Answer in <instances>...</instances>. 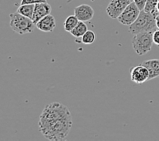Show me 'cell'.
<instances>
[{
    "instance_id": "ac0fdd59",
    "label": "cell",
    "mask_w": 159,
    "mask_h": 141,
    "mask_svg": "<svg viewBox=\"0 0 159 141\" xmlns=\"http://www.w3.org/2000/svg\"><path fill=\"white\" fill-rule=\"evenodd\" d=\"M147 0H134V2L137 6L139 7V9L140 11L143 10L144 9V7L146 6V3Z\"/></svg>"
},
{
    "instance_id": "3957f363",
    "label": "cell",
    "mask_w": 159,
    "mask_h": 141,
    "mask_svg": "<svg viewBox=\"0 0 159 141\" xmlns=\"http://www.w3.org/2000/svg\"><path fill=\"white\" fill-rule=\"evenodd\" d=\"M10 26L15 33L20 35L33 33L35 24L31 18H29L18 12L10 14Z\"/></svg>"
},
{
    "instance_id": "ffe728a7",
    "label": "cell",
    "mask_w": 159,
    "mask_h": 141,
    "mask_svg": "<svg viewBox=\"0 0 159 141\" xmlns=\"http://www.w3.org/2000/svg\"><path fill=\"white\" fill-rule=\"evenodd\" d=\"M156 22H157V27L159 29V14L156 16Z\"/></svg>"
},
{
    "instance_id": "8fae6325",
    "label": "cell",
    "mask_w": 159,
    "mask_h": 141,
    "mask_svg": "<svg viewBox=\"0 0 159 141\" xmlns=\"http://www.w3.org/2000/svg\"><path fill=\"white\" fill-rule=\"evenodd\" d=\"M149 71L148 80L159 78V59H150L145 60L142 63Z\"/></svg>"
},
{
    "instance_id": "9a60e30c",
    "label": "cell",
    "mask_w": 159,
    "mask_h": 141,
    "mask_svg": "<svg viewBox=\"0 0 159 141\" xmlns=\"http://www.w3.org/2000/svg\"><path fill=\"white\" fill-rule=\"evenodd\" d=\"M159 0H147L146 3V6L144 7L143 10L146 12H150L152 13L154 15L159 14V12L157 10V4Z\"/></svg>"
},
{
    "instance_id": "44dd1931",
    "label": "cell",
    "mask_w": 159,
    "mask_h": 141,
    "mask_svg": "<svg viewBox=\"0 0 159 141\" xmlns=\"http://www.w3.org/2000/svg\"><path fill=\"white\" fill-rule=\"evenodd\" d=\"M157 10H158V11L159 12V1L158 2V4H157Z\"/></svg>"
},
{
    "instance_id": "7c38bea8",
    "label": "cell",
    "mask_w": 159,
    "mask_h": 141,
    "mask_svg": "<svg viewBox=\"0 0 159 141\" xmlns=\"http://www.w3.org/2000/svg\"><path fill=\"white\" fill-rule=\"evenodd\" d=\"M87 31H88V26L85 23V22L79 21L77 25L70 33L72 35L79 38L81 37Z\"/></svg>"
},
{
    "instance_id": "ba28073f",
    "label": "cell",
    "mask_w": 159,
    "mask_h": 141,
    "mask_svg": "<svg viewBox=\"0 0 159 141\" xmlns=\"http://www.w3.org/2000/svg\"><path fill=\"white\" fill-rule=\"evenodd\" d=\"M75 15L79 21L88 22L92 20L94 16V10L92 7L88 4H81L74 8Z\"/></svg>"
},
{
    "instance_id": "277c9868",
    "label": "cell",
    "mask_w": 159,
    "mask_h": 141,
    "mask_svg": "<svg viewBox=\"0 0 159 141\" xmlns=\"http://www.w3.org/2000/svg\"><path fill=\"white\" fill-rule=\"evenodd\" d=\"M153 41L152 32H143L134 35L132 39V45L135 52L139 56H143L152 49Z\"/></svg>"
},
{
    "instance_id": "9c48e42d",
    "label": "cell",
    "mask_w": 159,
    "mask_h": 141,
    "mask_svg": "<svg viewBox=\"0 0 159 141\" xmlns=\"http://www.w3.org/2000/svg\"><path fill=\"white\" fill-rule=\"evenodd\" d=\"M51 12L52 7L48 2L36 3L33 17L31 18L34 24L36 25L41 18L51 14Z\"/></svg>"
},
{
    "instance_id": "7a4b0ae2",
    "label": "cell",
    "mask_w": 159,
    "mask_h": 141,
    "mask_svg": "<svg viewBox=\"0 0 159 141\" xmlns=\"http://www.w3.org/2000/svg\"><path fill=\"white\" fill-rule=\"evenodd\" d=\"M157 29H158L157 26L156 15L142 10L136 21L129 26L128 31L133 35H135L143 32L154 33Z\"/></svg>"
},
{
    "instance_id": "5b68a950",
    "label": "cell",
    "mask_w": 159,
    "mask_h": 141,
    "mask_svg": "<svg viewBox=\"0 0 159 141\" xmlns=\"http://www.w3.org/2000/svg\"><path fill=\"white\" fill-rule=\"evenodd\" d=\"M140 12L141 11L135 2H131L117 19L121 24L130 26L138 18Z\"/></svg>"
},
{
    "instance_id": "d6986e66",
    "label": "cell",
    "mask_w": 159,
    "mask_h": 141,
    "mask_svg": "<svg viewBox=\"0 0 159 141\" xmlns=\"http://www.w3.org/2000/svg\"><path fill=\"white\" fill-rule=\"evenodd\" d=\"M154 43L159 46V29H157L153 33Z\"/></svg>"
},
{
    "instance_id": "52a82bcc",
    "label": "cell",
    "mask_w": 159,
    "mask_h": 141,
    "mask_svg": "<svg viewBox=\"0 0 159 141\" xmlns=\"http://www.w3.org/2000/svg\"><path fill=\"white\" fill-rule=\"evenodd\" d=\"M129 72L131 81L137 84H142L148 80L149 71L142 64L131 68Z\"/></svg>"
},
{
    "instance_id": "4fadbf2b",
    "label": "cell",
    "mask_w": 159,
    "mask_h": 141,
    "mask_svg": "<svg viewBox=\"0 0 159 141\" xmlns=\"http://www.w3.org/2000/svg\"><path fill=\"white\" fill-rule=\"evenodd\" d=\"M35 4H22L18 7L16 12L21 14L28 17L29 18H32L34 10H35Z\"/></svg>"
},
{
    "instance_id": "5bb4252c",
    "label": "cell",
    "mask_w": 159,
    "mask_h": 141,
    "mask_svg": "<svg viewBox=\"0 0 159 141\" xmlns=\"http://www.w3.org/2000/svg\"><path fill=\"white\" fill-rule=\"evenodd\" d=\"M79 22V19L75 15H70V16H69L66 19L64 22V30L70 33L77 25Z\"/></svg>"
},
{
    "instance_id": "e0dca14e",
    "label": "cell",
    "mask_w": 159,
    "mask_h": 141,
    "mask_svg": "<svg viewBox=\"0 0 159 141\" xmlns=\"http://www.w3.org/2000/svg\"><path fill=\"white\" fill-rule=\"evenodd\" d=\"M47 2V0H22L20 5L22 4H36V3Z\"/></svg>"
},
{
    "instance_id": "6da1fadb",
    "label": "cell",
    "mask_w": 159,
    "mask_h": 141,
    "mask_svg": "<svg viewBox=\"0 0 159 141\" xmlns=\"http://www.w3.org/2000/svg\"><path fill=\"white\" fill-rule=\"evenodd\" d=\"M72 125L70 110L66 106L60 102L47 105L39 117V131L50 140H60L66 138Z\"/></svg>"
},
{
    "instance_id": "30bf717a",
    "label": "cell",
    "mask_w": 159,
    "mask_h": 141,
    "mask_svg": "<svg viewBox=\"0 0 159 141\" xmlns=\"http://www.w3.org/2000/svg\"><path fill=\"white\" fill-rule=\"evenodd\" d=\"M35 25L37 29L43 32H52L56 26V19L50 14L41 18Z\"/></svg>"
},
{
    "instance_id": "2e32d148",
    "label": "cell",
    "mask_w": 159,
    "mask_h": 141,
    "mask_svg": "<svg viewBox=\"0 0 159 141\" xmlns=\"http://www.w3.org/2000/svg\"><path fill=\"white\" fill-rule=\"evenodd\" d=\"M96 40V33L91 30H88L81 37V42L84 44H92Z\"/></svg>"
},
{
    "instance_id": "8992f818",
    "label": "cell",
    "mask_w": 159,
    "mask_h": 141,
    "mask_svg": "<svg viewBox=\"0 0 159 141\" xmlns=\"http://www.w3.org/2000/svg\"><path fill=\"white\" fill-rule=\"evenodd\" d=\"M131 2L130 0H111L107 7V12L111 18H118Z\"/></svg>"
}]
</instances>
